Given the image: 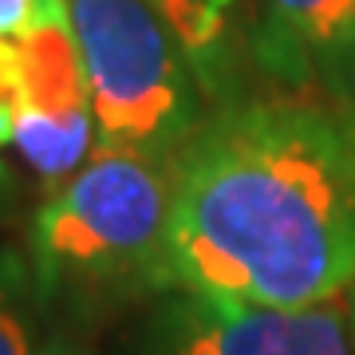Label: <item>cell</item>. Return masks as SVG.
<instances>
[{
  "label": "cell",
  "mask_w": 355,
  "mask_h": 355,
  "mask_svg": "<svg viewBox=\"0 0 355 355\" xmlns=\"http://www.w3.org/2000/svg\"><path fill=\"white\" fill-rule=\"evenodd\" d=\"M44 292L28 257L0 249V355H40L44 347Z\"/></svg>",
  "instance_id": "cell-8"
},
{
  "label": "cell",
  "mask_w": 355,
  "mask_h": 355,
  "mask_svg": "<svg viewBox=\"0 0 355 355\" xmlns=\"http://www.w3.org/2000/svg\"><path fill=\"white\" fill-rule=\"evenodd\" d=\"M178 154L95 150L44 198L28 233V265L44 300L103 304L170 288V214Z\"/></svg>",
  "instance_id": "cell-2"
},
{
  "label": "cell",
  "mask_w": 355,
  "mask_h": 355,
  "mask_svg": "<svg viewBox=\"0 0 355 355\" xmlns=\"http://www.w3.org/2000/svg\"><path fill=\"white\" fill-rule=\"evenodd\" d=\"M190 60L205 103L237 99L241 67V0H150Z\"/></svg>",
  "instance_id": "cell-7"
},
{
  "label": "cell",
  "mask_w": 355,
  "mask_h": 355,
  "mask_svg": "<svg viewBox=\"0 0 355 355\" xmlns=\"http://www.w3.org/2000/svg\"><path fill=\"white\" fill-rule=\"evenodd\" d=\"M16 198V182H12V170H8V162L0 158V217L8 214V205H12Z\"/></svg>",
  "instance_id": "cell-12"
},
{
  "label": "cell",
  "mask_w": 355,
  "mask_h": 355,
  "mask_svg": "<svg viewBox=\"0 0 355 355\" xmlns=\"http://www.w3.org/2000/svg\"><path fill=\"white\" fill-rule=\"evenodd\" d=\"M24 103V60L16 40H0V146H12Z\"/></svg>",
  "instance_id": "cell-9"
},
{
  "label": "cell",
  "mask_w": 355,
  "mask_h": 355,
  "mask_svg": "<svg viewBox=\"0 0 355 355\" xmlns=\"http://www.w3.org/2000/svg\"><path fill=\"white\" fill-rule=\"evenodd\" d=\"M170 288L257 308L355 292V99L249 95L178 150Z\"/></svg>",
  "instance_id": "cell-1"
},
{
  "label": "cell",
  "mask_w": 355,
  "mask_h": 355,
  "mask_svg": "<svg viewBox=\"0 0 355 355\" xmlns=\"http://www.w3.org/2000/svg\"><path fill=\"white\" fill-rule=\"evenodd\" d=\"M36 24V0H0V40H20Z\"/></svg>",
  "instance_id": "cell-10"
},
{
  "label": "cell",
  "mask_w": 355,
  "mask_h": 355,
  "mask_svg": "<svg viewBox=\"0 0 355 355\" xmlns=\"http://www.w3.org/2000/svg\"><path fill=\"white\" fill-rule=\"evenodd\" d=\"M40 355H95V352H91L87 343H79L76 336H64V331H55V336H48V340H44Z\"/></svg>",
  "instance_id": "cell-11"
},
{
  "label": "cell",
  "mask_w": 355,
  "mask_h": 355,
  "mask_svg": "<svg viewBox=\"0 0 355 355\" xmlns=\"http://www.w3.org/2000/svg\"><path fill=\"white\" fill-rule=\"evenodd\" d=\"M261 60L280 76L328 79V95L355 99V0H261Z\"/></svg>",
  "instance_id": "cell-6"
},
{
  "label": "cell",
  "mask_w": 355,
  "mask_h": 355,
  "mask_svg": "<svg viewBox=\"0 0 355 355\" xmlns=\"http://www.w3.org/2000/svg\"><path fill=\"white\" fill-rule=\"evenodd\" d=\"M347 308H352V336H355V292L347 296Z\"/></svg>",
  "instance_id": "cell-13"
},
{
  "label": "cell",
  "mask_w": 355,
  "mask_h": 355,
  "mask_svg": "<svg viewBox=\"0 0 355 355\" xmlns=\"http://www.w3.org/2000/svg\"><path fill=\"white\" fill-rule=\"evenodd\" d=\"M95 111V150L174 158L202 127V87L150 0H67Z\"/></svg>",
  "instance_id": "cell-3"
},
{
  "label": "cell",
  "mask_w": 355,
  "mask_h": 355,
  "mask_svg": "<svg viewBox=\"0 0 355 355\" xmlns=\"http://www.w3.org/2000/svg\"><path fill=\"white\" fill-rule=\"evenodd\" d=\"M16 44L24 60V103L12 146L28 170L55 190L99 146L87 76L67 20V0H36V24Z\"/></svg>",
  "instance_id": "cell-5"
},
{
  "label": "cell",
  "mask_w": 355,
  "mask_h": 355,
  "mask_svg": "<svg viewBox=\"0 0 355 355\" xmlns=\"http://www.w3.org/2000/svg\"><path fill=\"white\" fill-rule=\"evenodd\" d=\"M130 355H355L352 308H257L178 292L142 324Z\"/></svg>",
  "instance_id": "cell-4"
}]
</instances>
